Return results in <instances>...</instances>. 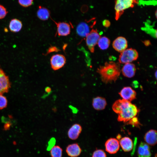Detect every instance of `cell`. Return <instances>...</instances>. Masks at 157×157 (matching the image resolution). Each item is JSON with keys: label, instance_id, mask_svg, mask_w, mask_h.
<instances>
[{"label": "cell", "instance_id": "14", "mask_svg": "<svg viewBox=\"0 0 157 157\" xmlns=\"http://www.w3.org/2000/svg\"><path fill=\"white\" fill-rule=\"evenodd\" d=\"M66 152L68 155L70 157H77L81 154L82 150L77 143L69 145L66 147Z\"/></svg>", "mask_w": 157, "mask_h": 157}, {"label": "cell", "instance_id": "22", "mask_svg": "<svg viewBox=\"0 0 157 157\" xmlns=\"http://www.w3.org/2000/svg\"><path fill=\"white\" fill-rule=\"evenodd\" d=\"M110 43V40L108 38L104 36L99 38L97 44L101 49L104 50L107 49L109 47Z\"/></svg>", "mask_w": 157, "mask_h": 157}, {"label": "cell", "instance_id": "28", "mask_svg": "<svg viewBox=\"0 0 157 157\" xmlns=\"http://www.w3.org/2000/svg\"><path fill=\"white\" fill-rule=\"evenodd\" d=\"M8 13L6 8L0 4V19L4 18Z\"/></svg>", "mask_w": 157, "mask_h": 157}, {"label": "cell", "instance_id": "27", "mask_svg": "<svg viewBox=\"0 0 157 157\" xmlns=\"http://www.w3.org/2000/svg\"><path fill=\"white\" fill-rule=\"evenodd\" d=\"M128 123L137 127H139V126L141 125L138 118L135 117H133L128 122Z\"/></svg>", "mask_w": 157, "mask_h": 157}, {"label": "cell", "instance_id": "25", "mask_svg": "<svg viewBox=\"0 0 157 157\" xmlns=\"http://www.w3.org/2000/svg\"><path fill=\"white\" fill-rule=\"evenodd\" d=\"M92 157H106L105 152L102 149H97L93 153Z\"/></svg>", "mask_w": 157, "mask_h": 157}, {"label": "cell", "instance_id": "30", "mask_svg": "<svg viewBox=\"0 0 157 157\" xmlns=\"http://www.w3.org/2000/svg\"><path fill=\"white\" fill-rule=\"evenodd\" d=\"M103 24L105 27H108L110 26V23L108 20H105L103 21Z\"/></svg>", "mask_w": 157, "mask_h": 157}, {"label": "cell", "instance_id": "3", "mask_svg": "<svg viewBox=\"0 0 157 157\" xmlns=\"http://www.w3.org/2000/svg\"><path fill=\"white\" fill-rule=\"evenodd\" d=\"M138 3V0H115V19H119L124 10L133 8L136 4Z\"/></svg>", "mask_w": 157, "mask_h": 157}, {"label": "cell", "instance_id": "19", "mask_svg": "<svg viewBox=\"0 0 157 157\" xmlns=\"http://www.w3.org/2000/svg\"><path fill=\"white\" fill-rule=\"evenodd\" d=\"M119 143L123 150L125 152L129 151L133 148V141L129 137H125L122 138L120 140Z\"/></svg>", "mask_w": 157, "mask_h": 157}, {"label": "cell", "instance_id": "2", "mask_svg": "<svg viewBox=\"0 0 157 157\" xmlns=\"http://www.w3.org/2000/svg\"><path fill=\"white\" fill-rule=\"evenodd\" d=\"M97 72L100 75L101 81L106 84L115 82L119 78L121 72L120 64L113 61L106 62L100 66Z\"/></svg>", "mask_w": 157, "mask_h": 157}, {"label": "cell", "instance_id": "15", "mask_svg": "<svg viewBox=\"0 0 157 157\" xmlns=\"http://www.w3.org/2000/svg\"><path fill=\"white\" fill-rule=\"evenodd\" d=\"M136 70L135 65L131 63L125 64L122 69L123 75L128 78L133 77L135 75Z\"/></svg>", "mask_w": 157, "mask_h": 157}, {"label": "cell", "instance_id": "4", "mask_svg": "<svg viewBox=\"0 0 157 157\" xmlns=\"http://www.w3.org/2000/svg\"><path fill=\"white\" fill-rule=\"evenodd\" d=\"M138 57L136 50L132 48L128 49L121 52L118 60L120 63L126 64L136 60Z\"/></svg>", "mask_w": 157, "mask_h": 157}, {"label": "cell", "instance_id": "7", "mask_svg": "<svg viewBox=\"0 0 157 157\" xmlns=\"http://www.w3.org/2000/svg\"><path fill=\"white\" fill-rule=\"evenodd\" d=\"M10 87L8 77L0 67V94L7 92Z\"/></svg>", "mask_w": 157, "mask_h": 157}, {"label": "cell", "instance_id": "17", "mask_svg": "<svg viewBox=\"0 0 157 157\" xmlns=\"http://www.w3.org/2000/svg\"><path fill=\"white\" fill-rule=\"evenodd\" d=\"M144 140L146 143L149 145H155L157 141L156 131L153 129L148 131L144 135Z\"/></svg>", "mask_w": 157, "mask_h": 157}, {"label": "cell", "instance_id": "18", "mask_svg": "<svg viewBox=\"0 0 157 157\" xmlns=\"http://www.w3.org/2000/svg\"><path fill=\"white\" fill-rule=\"evenodd\" d=\"M106 105V100L104 97L98 96L92 99V106L96 110H104L105 108Z\"/></svg>", "mask_w": 157, "mask_h": 157}, {"label": "cell", "instance_id": "9", "mask_svg": "<svg viewBox=\"0 0 157 157\" xmlns=\"http://www.w3.org/2000/svg\"><path fill=\"white\" fill-rule=\"evenodd\" d=\"M106 151L110 154L117 153L119 148V143L118 140L115 138H110L105 143Z\"/></svg>", "mask_w": 157, "mask_h": 157}, {"label": "cell", "instance_id": "13", "mask_svg": "<svg viewBox=\"0 0 157 157\" xmlns=\"http://www.w3.org/2000/svg\"><path fill=\"white\" fill-rule=\"evenodd\" d=\"M82 131L81 126L78 123L73 124L69 129L67 132L68 137L72 140L77 139Z\"/></svg>", "mask_w": 157, "mask_h": 157}, {"label": "cell", "instance_id": "16", "mask_svg": "<svg viewBox=\"0 0 157 157\" xmlns=\"http://www.w3.org/2000/svg\"><path fill=\"white\" fill-rule=\"evenodd\" d=\"M138 154L139 157H150L151 154L149 145L146 143L141 142L138 147Z\"/></svg>", "mask_w": 157, "mask_h": 157}, {"label": "cell", "instance_id": "20", "mask_svg": "<svg viewBox=\"0 0 157 157\" xmlns=\"http://www.w3.org/2000/svg\"><path fill=\"white\" fill-rule=\"evenodd\" d=\"M22 27V22L19 19L14 18L10 22L9 28L10 31L13 33H17L21 30Z\"/></svg>", "mask_w": 157, "mask_h": 157}, {"label": "cell", "instance_id": "33", "mask_svg": "<svg viewBox=\"0 0 157 157\" xmlns=\"http://www.w3.org/2000/svg\"><path fill=\"white\" fill-rule=\"evenodd\" d=\"M155 76L156 77V78H157V71H156L155 73Z\"/></svg>", "mask_w": 157, "mask_h": 157}, {"label": "cell", "instance_id": "34", "mask_svg": "<svg viewBox=\"0 0 157 157\" xmlns=\"http://www.w3.org/2000/svg\"><path fill=\"white\" fill-rule=\"evenodd\" d=\"M155 15L156 16V18H157V10H156L155 13Z\"/></svg>", "mask_w": 157, "mask_h": 157}, {"label": "cell", "instance_id": "32", "mask_svg": "<svg viewBox=\"0 0 157 157\" xmlns=\"http://www.w3.org/2000/svg\"><path fill=\"white\" fill-rule=\"evenodd\" d=\"M51 90L50 88L49 87L46 88L45 89V90L47 92H49Z\"/></svg>", "mask_w": 157, "mask_h": 157}, {"label": "cell", "instance_id": "24", "mask_svg": "<svg viewBox=\"0 0 157 157\" xmlns=\"http://www.w3.org/2000/svg\"><path fill=\"white\" fill-rule=\"evenodd\" d=\"M33 0H18L19 4L24 7H28L32 5Z\"/></svg>", "mask_w": 157, "mask_h": 157}, {"label": "cell", "instance_id": "10", "mask_svg": "<svg viewBox=\"0 0 157 157\" xmlns=\"http://www.w3.org/2000/svg\"><path fill=\"white\" fill-rule=\"evenodd\" d=\"M52 20L56 24L57 28V33L60 36H66L70 34L71 31L70 25L64 22H57Z\"/></svg>", "mask_w": 157, "mask_h": 157}, {"label": "cell", "instance_id": "26", "mask_svg": "<svg viewBox=\"0 0 157 157\" xmlns=\"http://www.w3.org/2000/svg\"><path fill=\"white\" fill-rule=\"evenodd\" d=\"M7 104L6 98L2 94H0V109H2L6 108Z\"/></svg>", "mask_w": 157, "mask_h": 157}, {"label": "cell", "instance_id": "29", "mask_svg": "<svg viewBox=\"0 0 157 157\" xmlns=\"http://www.w3.org/2000/svg\"><path fill=\"white\" fill-rule=\"evenodd\" d=\"M55 140L54 138H52L49 142V146L48 149H51L54 146L55 143Z\"/></svg>", "mask_w": 157, "mask_h": 157}, {"label": "cell", "instance_id": "6", "mask_svg": "<svg viewBox=\"0 0 157 157\" xmlns=\"http://www.w3.org/2000/svg\"><path fill=\"white\" fill-rule=\"evenodd\" d=\"M66 59L63 55L56 54L53 55L50 59V64L54 70H58L62 68L65 64Z\"/></svg>", "mask_w": 157, "mask_h": 157}, {"label": "cell", "instance_id": "12", "mask_svg": "<svg viewBox=\"0 0 157 157\" xmlns=\"http://www.w3.org/2000/svg\"><path fill=\"white\" fill-rule=\"evenodd\" d=\"M112 45L115 50L121 53L127 47V41L125 38L122 36L119 37L113 41Z\"/></svg>", "mask_w": 157, "mask_h": 157}, {"label": "cell", "instance_id": "5", "mask_svg": "<svg viewBox=\"0 0 157 157\" xmlns=\"http://www.w3.org/2000/svg\"><path fill=\"white\" fill-rule=\"evenodd\" d=\"M101 37V35L98 32L97 29H92L90 32L85 37L86 45L91 52L93 53L94 47Z\"/></svg>", "mask_w": 157, "mask_h": 157}, {"label": "cell", "instance_id": "31", "mask_svg": "<svg viewBox=\"0 0 157 157\" xmlns=\"http://www.w3.org/2000/svg\"><path fill=\"white\" fill-rule=\"evenodd\" d=\"M144 44L146 46H148L150 44V42L149 41H146L144 42Z\"/></svg>", "mask_w": 157, "mask_h": 157}, {"label": "cell", "instance_id": "1", "mask_svg": "<svg viewBox=\"0 0 157 157\" xmlns=\"http://www.w3.org/2000/svg\"><path fill=\"white\" fill-rule=\"evenodd\" d=\"M112 108L118 115L117 120L124 122H127L135 117L140 111L134 104L123 99L116 101L113 104Z\"/></svg>", "mask_w": 157, "mask_h": 157}, {"label": "cell", "instance_id": "21", "mask_svg": "<svg viewBox=\"0 0 157 157\" xmlns=\"http://www.w3.org/2000/svg\"><path fill=\"white\" fill-rule=\"evenodd\" d=\"M50 12L47 8L39 6L37 12L38 17L40 20L45 21L48 20L50 17Z\"/></svg>", "mask_w": 157, "mask_h": 157}, {"label": "cell", "instance_id": "23", "mask_svg": "<svg viewBox=\"0 0 157 157\" xmlns=\"http://www.w3.org/2000/svg\"><path fill=\"white\" fill-rule=\"evenodd\" d=\"M63 150L59 146H54L50 149V154L51 157H62Z\"/></svg>", "mask_w": 157, "mask_h": 157}, {"label": "cell", "instance_id": "11", "mask_svg": "<svg viewBox=\"0 0 157 157\" xmlns=\"http://www.w3.org/2000/svg\"><path fill=\"white\" fill-rule=\"evenodd\" d=\"M119 94L123 99L130 102L136 98L135 91L130 87H124Z\"/></svg>", "mask_w": 157, "mask_h": 157}, {"label": "cell", "instance_id": "8", "mask_svg": "<svg viewBox=\"0 0 157 157\" xmlns=\"http://www.w3.org/2000/svg\"><path fill=\"white\" fill-rule=\"evenodd\" d=\"M90 20L86 22H80L77 26L76 31L77 34L82 38L85 37L90 32V30L95 24L90 25L89 23Z\"/></svg>", "mask_w": 157, "mask_h": 157}]
</instances>
